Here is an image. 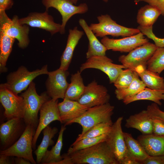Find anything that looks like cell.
Masks as SVG:
<instances>
[{
  "instance_id": "74e56055",
  "label": "cell",
  "mask_w": 164,
  "mask_h": 164,
  "mask_svg": "<svg viewBox=\"0 0 164 164\" xmlns=\"http://www.w3.org/2000/svg\"><path fill=\"white\" fill-rule=\"evenodd\" d=\"M158 105L155 103H152L148 106L146 110L152 118H158L164 121V111L160 109Z\"/></svg>"
},
{
  "instance_id": "d6986e66",
  "label": "cell",
  "mask_w": 164,
  "mask_h": 164,
  "mask_svg": "<svg viewBox=\"0 0 164 164\" xmlns=\"http://www.w3.org/2000/svg\"><path fill=\"white\" fill-rule=\"evenodd\" d=\"M58 106L61 123L64 124L79 117L89 108L77 101L66 98L58 103Z\"/></svg>"
},
{
  "instance_id": "ac0fdd59",
  "label": "cell",
  "mask_w": 164,
  "mask_h": 164,
  "mask_svg": "<svg viewBox=\"0 0 164 164\" xmlns=\"http://www.w3.org/2000/svg\"><path fill=\"white\" fill-rule=\"evenodd\" d=\"M22 24H26L32 27L44 30L52 35L61 30V24L54 22L53 17L49 15L47 11L43 12H33L23 18L19 19Z\"/></svg>"
},
{
  "instance_id": "1f68e13d",
  "label": "cell",
  "mask_w": 164,
  "mask_h": 164,
  "mask_svg": "<svg viewBox=\"0 0 164 164\" xmlns=\"http://www.w3.org/2000/svg\"><path fill=\"white\" fill-rule=\"evenodd\" d=\"M139 77L135 71L134 79L129 86L123 89H116L115 94L118 100L122 101L127 97L135 95L146 87L145 85Z\"/></svg>"
},
{
  "instance_id": "7dc6e473",
  "label": "cell",
  "mask_w": 164,
  "mask_h": 164,
  "mask_svg": "<svg viewBox=\"0 0 164 164\" xmlns=\"http://www.w3.org/2000/svg\"><path fill=\"white\" fill-rule=\"evenodd\" d=\"M109 0H103V1L105 2H107Z\"/></svg>"
},
{
  "instance_id": "7a4b0ae2",
  "label": "cell",
  "mask_w": 164,
  "mask_h": 164,
  "mask_svg": "<svg viewBox=\"0 0 164 164\" xmlns=\"http://www.w3.org/2000/svg\"><path fill=\"white\" fill-rule=\"evenodd\" d=\"M20 96L23 97L25 103L23 119L26 126H31L36 131L39 122L38 112L42 105L50 97L46 92L39 95L36 92L35 84L33 81Z\"/></svg>"
},
{
  "instance_id": "7c38bea8",
  "label": "cell",
  "mask_w": 164,
  "mask_h": 164,
  "mask_svg": "<svg viewBox=\"0 0 164 164\" xmlns=\"http://www.w3.org/2000/svg\"><path fill=\"white\" fill-rule=\"evenodd\" d=\"M113 62L111 59L105 55L93 56L87 59L81 64L80 71L81 73L88 68L98 69L107 75L110 83H114L123 69L126 68L122 64H114Z\"/></svg>"
},
{
  "instance_id": "ee69618b",
  "label": "cell",
  "mask_w": 164,
  "mask_h": 164,
  "mask_svg": "<svg viewBox=\"0 0 164 164\" xmlns=\"http://www.w3.org/2000/svg\"><path fill=\"white\" fill-rule=\"evenodd\" d=\"M140 162L135 159L127 156L120 163V164H140Z\"/></svg>"
},
{
  "instance_id": "b9f144b4",
  "label": "cell",
  "mask_w": 164,
  "mask_h": 164,
  "mask_svg": "<svg viewBox=\"0 0 164 164\" xmlns=\"http://www.w3.org/2000/svg\"><path fill=\"white\" fill-rule=\"evenodd\" d=\"M13 4L12 0H0V11H5L10 9Z\"/></svg>"
},
{
  "instance_id": "44dd1931",
  "label": "cell",
  "mask_w": 164,
  "mask_h": 164,
  "mask_svg": "<svg viewBox=\"0 0 164 164\" xmlns=\"http://www.w3.org/2000/svg\"><path fill=\"white\" fill-rule=\"evenodd\" d=\"M127 128L137 129L143 134H152V119L147 110L130 116L126 120Z\"/></svg>"
},
{
  "instance_id": "8992f818",
  "label": "cell",
  "mask_w": 164,
  "mask_h": 164,
  "mask_svg": "<svg viewBox=\"0 0 164 164\" xmlns=\"http://www.w3.org/2000/svg\"><path fill=\"white\" fill-rule=\"evenodd\" d=\"M49 72L47 65L43 66L41 69L29 71L25 67L22 66L16 71L10 73L6 77L5 83L7 87L18 94L26 90L33 80L41 75L47 74Z\"/></svg>"
},
{
  "instance_id": "8fae6325",
  "label": "cell",
  "mask_w": 164,
  "mask_h": 164,
  "mask_svg": "<svg viewBox=\"0 0 164 164\" xmlns=\"http://www.w3.org/2000/svg\"><path fill=\"white\" fill-rule=\"evenodd\" d=\"M123 119V117H120L113 124L105 141L119 164L127 156L124 132L121 126Z\"/></svg>"
},
{
  "instance_id": "f1b7e54d",
  "label": "cell",
  "mask_w": 164,
  "mask_h": 164,
  "mask_svg": "<svg viewBox=\"0 0 164 164\" xmlns=\"http://www.w3.org/2000/svg\"><path fill=\"white\" fill-rule=\"evenodd\" d=\"M160 15V12L157 9L150 5H147L138 10L137 22L140 26L142 27L152 26Z\"/></svg>"
},
{
  "instance_id": "bcb514c9",
  "label": "cell",
  "mask_w": 164,
  "mask_h": 164,
  "mask_svg": "<svg viewBox=\"0 0 164 164\" xmlns=\"http://www.w3.org/2000/svg\"><path fill=\"white\" fill-rule=\"evenodd\" d=\"M74 4H76L79 0H70Z\"/></svg>"
},
{
  "instance_id": "8d00e7d4",
  "label": "cell",
  "mask_w": 164,
  "mask_h": 164,
  "mask_svg": "<svg viewBox=\"0 0 164 164\" xmlns=\"http://www.w3.org/2000/svg\"><path fill=\"white\" fill-rule=\"evenodd\" d=\"M138 28L144 35L153 41L157 47H164V38L157 37L152 31V26L144 27L139 26Z\"/></svg>"
},
{
  "instance_id": "30bf717a",
  "label": "cell",
  "mask_w": 164,
  "mask_h": 164,
  "mask_svg": "<svg viewBox=\"0 0 164 164\" xmlns=\"http://www.w3.org/2000/svg\"><path fill=\"white\" fill-rule=\"evenodd\" d=\"M42 2L47 11L50 8H53L61 15V34L65 33L66 24L72 16L77 14L85 13L88 9V5L86 3H81L76 6L70 0H42Z\"/></svg>"
},
{
  "instance_id": "7bdbcfd3",
  "label": "cell",
  "mask_w": 164,
  "mask_h": 164,
  "mask_svg": "<svg viewBox=\"0 0 164 164\" xmlns=\"http://www.w3.org/2000/svg\"><path fill=\"white\" fill-rule=\"evenodd\" d=\"M14 156H9L3 155H0V164H15Z\"/></svg>"
},
{
  "instance_id": "6da1fadb",
  "label": "cell",
  "mask_w": 164,
  "mask_h": 164,
  "mask_svg": "<svg viewBox=\"0 0 164 164\" xmlns=\"http://www.w3.org/2000/svg\"><path fill=\"white\" fill-rule=\"evenodd\" d=\"M62 156L58 164H119L105 141Z\"/></svg>"
},
{
  "instance_id": "2e32d148",
  "label": "cell",
  "mask_w": 164,
  "mask_h": 164,
  "mask_svg": "<svg viewBox=\"0 0 164 164\" xmlns=\"http://www.w3.org/2000/svg\"><path fill=\"white\" fill-rule=\"evenodd\" d=\"M110 99L107 88L94 80L86 86L84 92L77 101L90 108L109 103Z\"/></svg>"
},
{
  "instance_id": "e0dca14e",
  "label": "cell",
  "mask_w": 164,
  "mask_h": 164,
  "mask_svg": "<svg viewBox=\"0 0 164 164\" xmlns=\"http://www.w3.org/2000/svg\"><path fill=\"white\" fill-rule=\"evenodd\" d=\"M69 74L67 70L60 68L49 72L46 82L47 93L51 99L58 100L64 99L69 84L67 78Z\"/></svg>"
},
{
  "instance_id": "277c9868",
  "label": "cell",
  "mask_w": 164,
  "mask_h": 164,
  "mask_svg": "<svg viewBox=\"0 0 164 164\" xmlns=\"http://www.w3.org/2000/svg\"><path fill=\"white\" fill-rule=\"evenodd\" d=\"M97 18L98 22L92 23L89 26L97 37L102 38L108 35L127 37L141 32L138 28H128L118 24L108 14L101 15Z\"/></svg>"
},
{
  "instance_id": "4dcf8cb0",
  "label": "cell",
  "mask_w": 164,
  "mask_h": 164,
  "mask_svg": "<svg viewBox=\"0 0 164 164\" xmlns=\"http://www.w3.org/2000/svg\"><path fill=\"white\" fill-rule=\"evenodd\" d=\"M15 39L7 35L0 30V72L7 71L6 62L11 53Z\"/></svg>"
},
{
  "instance_id": "f35d334b",
  "label": "cell",
  "mask_w": 164,
  "mask_h": 164,
  "mask_svg": "<svg viewBox=\"0 0 164 164\" xmlns=\"http://www.w3.org/2000/svg\"><path fill=\"white\" fill-rule=\"evenodd\" d=\"M152 119V134L158 136H164V121L159 118Z\"/></svg>"
},
{
  "instance_id": "ab89813d",
  "label": "cell",
  "mask_w": 164,
  "mask_h": 164,
  "mask_svg": "<svg viewBox=\"0 0 164 164\" xmlns=\"http://www.w3.org/2000/svg\"><path fill=\"white\" fill-rule=\"evenodd\" d=\"M137 4L140 2H145L157 9L161 15L164 16V0H135Z\"/></svg>"
},
{
  "instance_id": "cb8c5ba5",
  "label": "cell",
  "mask_w": 164,
  "mask_h": 164,
  "mask_svg": "<svg viewBox=\"0 0 164 164\" xmlns=\"http://www.w3.org/2000/svg\"><path fill=\"white\" fill-rule=\"evenodd\" d=\"M141 80L148 88L157 90H164V79L159 74L139 66L135 70Z\"/></svg>"
},
{
  "instance_id": "3957f363",
  "label": "cell",
  "mask_w": 164,
  "mask_h": 164,
  "mask_svg": "<svg viewBox=\"0 0 164 164\" xmlns=\"http://www.w3.org/2000/svg\"><path fill=\"white\" fill-rule=\"evenodd\" d=\"M114 107L109 103L89 108L79 117L65 124L66 126L73 123L80 124L82 127L81 136L94 126L101 123L111 121Z\"/></svg>"
},
{
  "instance_id": "4316f807",
  "label": "cell",
  "mask_w": 164,
  "mask_h": 164,
  "mask_svg": "<svg viewBox=\"0 0 164 164\" xmlns=\"http://www.w3.org/2000/svg\"><path fill=\"white\" fill-rule=\"evenodd\" d=\"M70 83L67 90L64 98L77 101L84 92L86 86L79 71L72 74Z\"/></svg>"
},
{
  "instance_id": "f6af8a7d",
  "label": "cell",
  "mask_w": 164,
  "mask_h": 164,
  "mask_svg": "<svg viewBox=\"0 0 164 164\" xmlns=\"http://www.w3.org/2000/svg\"><path fill=\"white\" fill-rule=\"evenodd\" d=\"M15 164H30L31 162L29 160L22 157H16L14 158Z\"/></svg>"
},
{
  "instance_id": "ffe728a7",
  "label": "cell",
  "mask_w": 164,
  "mask_h": 164,
  "mask_svg": "<svg viewBox=\"0 0 164 164\" xmlns=\"http://www.w3.org/2000/svg\"><path fill=\"white\" fill-rule=\"evenodd\" d=\"M84 34V32L79 30L77 26L69 29L67 44L60 58L59 68L67 70L71 62L75 48Z\"/></svg>"
},
{
  "instance_id": "484cf974",
  "label": "cell",
  "mask_w": 164,
  "mask_h": 164,
  "mask_svg": "<svg viewBox=\"0 0 164 164\" xmlns=\"http://www.w3.org/2000/svg\"><path fill=\"white\" fill-rule=\"evenodd\" d=\"M141 100L151 101L160 105L162 104L160 101H164V90H154L145 87L138 93L124 99L122 101L127 105L135 101Z\"/></svg>"
},
{
  "instance_id": "4fadbf2b",
  "label": "cell",
  "mask_w": 164,
  "mask_h": 164,
  "mask_svg": "<svg viewBox=\"0 0 164 164\" xmlns=\"http://www.w3.org/2000/svg\"><path fill=\"white\" fill-rule=\"evenodd\" d=\"M26 127L23 118H13L2 124L0 127L1 150L14 144L23 133Z\"/></svg>"
},
{
  "instance_id": "f546056e",
  "label": "cell",
  "mask_w": 164,
  "mask_h": 164,
  "mask_svg": "<svg viewBox=\"0 0 164 164\" xmlns=\"http://www.w3.org/2000/svg\"><path fill=\"white\" fill-rule=\"evenodd\" d=\"M58 132L57 128L55 127L52 128L48 125L43 130V138L41 143L34 151L36 157V162L37 163H40L41 159L48 147L54 144V142L52 138Z\"/></svg>"
},
{
  "instance_id": "5b68a950",
  "label": "cell",
  "mask_w": 164,
  "mask_h": 164,
  "mask_svg": "<svg viewBox=\"0 0 164 164\" xmlns=\"http://www.w3.org/2000/svg\"><path fill=\"white\" fill-rule=\"evenodd\" d=\"M19 19L18 16L15 15L11 19L5 11H0V30L16 39L19 47L24 49L28 46L29 43V26L21 24Z\"/></svg>"
},
{
  "instance_id": "d6a6232c",
  "label": "cell",
  "mask_w": 164,
  "mask_h": 164,
  "mask_svg": "<svg viewBox=\"0 0 164 164\" xmlns=\"http://www.w3.org/2000/svg\"><path fill=\"white\" fill-rule=\"evenodd\" d=\"M147 69L160 74L164 70V47H157L147 62Z\"/></svg>"
},
{
  "instance_id": "60d3db41",
  "label": "cell",
  "mask_w": 164,
  "mask_h": 164,
  "mask_svg": "<svg viewBox=\"0 0 164 164\" xmlns=\"http://www.w3.org/2000/svg\"><path fill=\"white\" fill-rule=\"evenodd\" d=\"M143 164H164V155H149L142 162Z\"/></svg>"
},
{
  "instance_id": "9c48e42d",
  "label": "cell",
  "mask_w": 164,
  "mask_h": 164,
  "mask_svg": "<svg viewBox=\"0 0 164 164\" xmlns=\"http://www.w3.org/2000/svg\"><path fill=\"white\" fill-rule=\"evenodd\" d=\"M157 48L155 44L148 42L132 50L126 55L121 56L118 60L126 69L135 71L138 66L146 67L148 62Z\"/></svg>"
},
{
  "instance_id": "9a60e30c",
  "label": "cell",
  "mask_w": 164,
  "mask_h": 164,
  "mask_svg": "<svg viewBox=\"0 0 164 164\" xmlns=\"http://www.w3.org/2000/svg\"><path fill=\"white\" fill-rule=\"evenodd\" d=\"M58 104V100L51 99L44 103L40 108L39 122L32 142L33 150L36 149L38 138L44 128L54 121H58L61 123Z\"/></svg>"
},
{
  "instance_id": "83f0119b",
  "label": "cell",
  "mask_w": 164,
  "mask_h": 164,
  "mask_svg": "<svg viewBox=\"0 0 164 164\" xmlns=\"http://www.w3.org/2000/svg\"><path fill=\"white\" fill-rule=\"evenodd\" d=\"M66 129V126L62 125L55 145L50 150H47L42 158L40 163L58 164L63 159L60 152L62 148L63 133Z\"/></svg>"
},
{
  "instance_id": "ba28073f",
  "label": "cell",
  "mask_w": 164,
  "mask_h": 164,
  "mask_svg": "<svg viewBox=\"0 0 164 164\" xmlns=\"http://www.w3.org/2000/svg\"><path fill=\"white\" fill-rule=\"evenodd\" d=\"M35 132L32 126H26L24 132L18 140L7 149L0 150V154L23 157L32 164H36L32 153V142Z\"/></svg>"
},
{
  "instance_id": "d4e9b609",
  "label": "cell",
  "mask_w": 164,
  "mask_h": 164,
  "mask_svg": "<svg viewBox=\"0 0 164 164\" xmlns=\"http://www.w3.org/2000/svg\"><path fill=\"white\" fill-rule=\"evenodd\" d=\"M124 135L127 156L135 159L142 164L149 155L139 142L134 139L131 134L124 132Z\"/></svg>"
},
{
  "instance_id": "e575fe53",
  "label": "cell",
  "mask_w": 164,
  "mask_h": 164,
  "mask_svg": "<svg viewBox=\"0 0 164 164\" xmlns=\"http://www.w3.org/2000/svg\"><path fill=\"white\" fill-rule=\"evenodd\" d=\"M113 124L111 120L98 124L91 128L83 135L78 136L74 143L84 138L95 137L107 133L110 130Z\"/></svg>"
},
{
  "instance_id": "603a6c76",
  "label": "cell",
  "mask_w": 164,
  "mask_h": 164,
  "mask_svg": "<svg viewBox=\"0 0 164 164\" xmlns=\"http://www.w3.org/2000/svg\"><path fill=\"white\" fill-rule=\"evenodd\" d=\"M137 140L149 155H164V136L143 134L138 136Z\"/></svg>"
},
{
  "instance_id": "d590c367",
  "label": "cell",
  "mask_w": 164,
  "mask_h": 164,
  "mask_svg": "<svg viewBox=\"0 0 164 164\" xmlns=\"http://www.w3.org/2000/svg\"><path fill=\"white\" fill-rule=\"evenodd\" d=\"M135 72L129 68L123 70L114 83L116 89H123L129 86L134 79Z\"/></svg>"
},
{
  "instance_id": "5bb4252c",
  "label": "cell",
  "mask_w": 164,
  "mask_h": 164,
  "mask_svg": "<svg viewBox=\"0 0 164 164\" xmlns=\"http://www.w3.org/2000/svg\"><path fill=\"white\" fill-rule=\"evenodd\" d=\"M141 32L135 35L119 39H110L103 37L101 42L107 50L121 52H129L135 48L149 42Z\"/></svg>"
},
{
  "instance_id": "52a82bcc",
  "label": "cell",
  "mask_w": 164,
  "mask_h": 164,
  "mask_svg": "<svg viewBox=\"0 0 164 164\" xmlns=\"http://www.w3.org/2000/svg\"><path fill=\"white\" fill-rule=\"evenodd\" d=\"M0 101L5 109L4 116L8 120L23 119L25 110L23 97L15 93L5 83L0 85Z\"/></svg>"
},
{
  "instance_id": "836d02e7",
  "label": "cell",
  "mask_w": 164,
  "mask_h": 164,
  "mask_svg": "<svg viewBox=\"0 0 164 164\" xmlns=\"http://www.w3.org/2000/svg\"><path fill=\"white\" fill-rule=\"evenodd\" d=\"M108 133L95 137L84 138L73 142L69 148L67 153L69 154L105 141Z\"/></svg>"
},
{
  "instance_id": "7402d4cb",
  "label": "cell",
  "mask_w": 164,
  "mask_h": 164,
  "mask_svg": "<svg viewBox=\"0 0 164 164\" xmlns=\"http://www.w3.org/2000/svg\"><path fill=\"white\" fill-rule=\"evenodd\" d=\"M79 24L83 29L89 41L88 49L86 53L87 59L91 57L105 55L107 49L97 39V37L83 19H80Z\"/></svg>"
}]
</instances>
